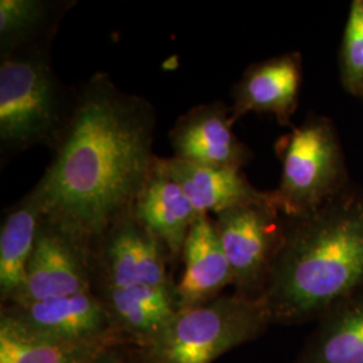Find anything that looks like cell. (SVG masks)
I'll list each match as a JSON object with an SVG mask.
<instances>
[{"label": "cell", "instance_id": "1", "mask_svg": "<svg viewBox=\"0 0 363 363\" xmlns=\"http://www.w3.org/2000/svg\"><path fill=\"white\" fill-rule=\"evenodd\" d=\"M156 112L96 73L78 91L50 164L35 184L45 217L89 245L133 203L156 156Z\"/></svg>", "mask_w": 363, "mask_h": 363}, {"label": "cell", "instance_id": "2", "mask_svg": "<svg viewBox=\"0 0 363 363\" xmlns=\"http://www.w3.org/2000/svg\"><path fill=\"white\" fill-rule=\"evenodd\" d=\"M363 279V211L300 229L272 265L269 316L298 319L346 295Z\"/></svg>", "mask_w": 363, "mask_h": 363}, {"label": "cell", "instance_id": "3", "mask_svg": "<svg viewBox=\"0 0 363 363\" xmlns=\"http://www.w3.org/2000/svg\"><path fill=\"white\" fill-rule=\"evenodd\" d=\"M76 96L57 77L49 46L0 57V151L15 155L35 145L55 147Z\"/></svg>", "mask_w": 363, "mask_h": 363}, {"label": "cell", "instance_id": "4", "mask_svg": "<svg viewBox=\"0 0 363 363\" xmlns=\"http://www.w3.org/2000/svg\"><path fill=\"white\" fill-rule=\"evenodd\" d=\"M271 318L262 298L220 296L181 308L147 345L150 363H213L256 337Z\"/></svg>", "mask_w": 363, "mask_h": 363}, {"label": "cell", "instance_id": "5", "mask_svg": "<svg viewBox=\"0 0 363 363\" xmlns=\"http://www.w3.org/2000/svg\"><path fill=\"white\" fill-rule=\"evenodd\" d=\"M91 250L99 289L175 284L169 272V249L139 220L133 208L113 220L93 241Z\"/></svg>", "mask_w": 363, "mask_h": 363}, {"label": "cell", "instance_id": "6", "mask_svg": "<svg viewBox=\"0 0 363 363\" xmlns=\"http://www.w3.org/2000/svg\"><path fill=\"white\" fill-rule=\"evenodd\" d=\"M93 286L91 245L45 217L23 286L6 306L91 292Z\"/></svg>", "mask_w": 363, "mask_h": 363}, {"label": "cell", "instance_id": "7", "mask_svg": "<svg viewBox=\"0 0 363 363\" xmlns=\"http://www.w3.org/2000/svg\"><path fill=\"white\" fill-rule=\"evenodd\" d=\"M276 210L255 205L217 214L216 225L233 273V284L241 291L256 286L271 268L280 238Z\"/></svg>", "mask_w": 363, "mask_h": 363}, {"label": "cell", "instance_id": "8", "mask_svg": "<svg viewBox=\"0 0 363 363\" xmlns=\"http://www.w3.org/2000/svg\"><path fill=\"white\" fill-rule=\"evenodd\" d=\"M3 312L31 333L62 342L109 340V331L116 327L103 300L93 291L6 306Z\"/></svg>", "mask_w": 363, "mask_h": 363}, {"label": "cell", "instance_id": "9", "mask_svg": "<svg viewBox=\"0 0 363 363\" xmlns=\"http://www.w3.org/2000/svg\"><path fill=\"white\" fill-rule=\"evenodd\" d=\"M233 123L222 101L191 108L169 130L174 157L205 166L241 169L247 152L234 135Z\"/></svg>", "mask_w": 363, "mask_h": 363}, {"label": "cell", "instance_id": "10", "mask_svg": "<svg viewBox=\"0 0 363 363\" xmlns=\"http://www.w3.org/2000/svg\"><path fill=\"white\" fill-rule=\"evenodd\" d=\"M335 163L334 145L322 124H306L286 140L283 154V178L276 193L280 208L300 213L325 191Z\"/></svg>", "mask_w": 363, "mask_h": 363}, {"label": "cell", "instance_id": "11", "mask_svg": "<svg viewBox=\"0 0 363 363\" xmlns=\"http://www.w3.org/2000/svg\"><path fill=\"white\" fill-rule=\"evenodd\" d=\"M162 166L190 198L198 214L216 216L244 206L280 208L276 193H261L252 187L241 171L230 167L205 166L177 157H160Z\"/></svg>", "mask_w": 363, "mask_h": 363}, {"label": "cell", "instance_id": "12", "mask_svg": "<svg viewBox=\"0 0 363 363\" xmlns=\"http://www.w3.org/2000/svg\"><path fill=\"white\" fill-rule=\"evenodd\" d=\"M183 273L177 284L181 308H190L220 298L233 284V273L220 242L216 220L199 214L182 249Z\"/></svg>", "mask_w": 363, "mask_h": 363}, {"label": "cell", "instance_id": "13", "mask_svg": "<svg viewBox=\"0 0 363 363\" xmlns=\"http://www.w3.org/2000/svg\"><path fill=\"white\" fill-rule=\"evenodd\" d=\"M133 211L164 242L172 261L179 259L187 234L199 214L181 186L162 166L159 156L133 203Z\"/></svg>", "mask_w": 363, "mask_h": 363}, {"label": "cell", "instance_id": "14", "mask_svg": "<svg viewBox=\"0 0 363 363\" xmlns=\"http://www.w3.org/2000/svg\"><path fill=\"white\" fill-rule=\"evenodd\" d=\"M117 328L151 343L181 310L177 284L105 288L97 294Z\"/></svg>", "mask_w": 363, "mask_h": 363}, {"label": "cell", "instance_id": "15", "mask_svg": "<svg viewBox=\"0 0 363 363\" xmlns=\"http://www.w3.org/2000/svg\"><path fill=\"white\" fill-rule=\"evenodd\" d=\"M45 210L35 189L6 210L0 228V296L9 304L21 291Z\"/></svg>", "mask_w": 363, "mask_h": 363}, {"label": "cell", "instance_id": "16", "mask_svg": "<svg viewBox=\"0 0 363 363\" xmlns=\"http://www.w3.org/2000/svg\"><path fill=\"white\" fill-rule=\"evenodd\" d=\"M298 84V62L292 55L253 66L234 91L233 121L249 111L272 112L286 121L296 104Z\"/></svg>", "mask_w": 363, "mask_h": 363}, {"label": "cell", "instance_id": "17", "mask_svg": "<svg viewBox=\"0 0 363 363\" xmlns=\"http://www.w3.org/2000/svg\"><path fill=\"white\" fill-rule=\"evenodd\" d=\"M109 340L62 342L40 337L1 311L0 363H91Z\"/></svg>", "mask_w": 363, "mask_h": 363}, {"label": "cell", "instance_id": "18", "mask_svg": "<svg viewBox=\"0 0 363 363\" xmlns=\"http://www.w3.org/2000/svg\"><path fill=\"white\" fill-rule=\"evenodd\" d=\"M74 1L0 0V57L49 46L64 13Z\"/></svg>", "mask_w": 363, "mask_h": 363}, {"label": "cell", "instance_id": "19", "mask_svg": "<svg viewBox=\"0 0 363 363\" xmlns=\"http://www.w3.org/2000/svg\"><path fill=\"white\" fill-rule=\"evenodd\" d=\"M311 363H363V304L345 312L325 331Z\"/></svg>", "mask_w": 363, "mask_h": 363}, {"label": "cell", "instance_id": "20", "mask_svg": "<svg viewBox=\"0 0 363 363\" xmlns=\"http://www.w3.org/2000/svg\"><path fill=\"white\" fill-rule=\"evenodd\" d=\"M346 70L351 82L363 81V3L355 1L345 40Z\"/></svg>", "mask_w": 363, "mask_h": 363}, {"label": "cell", "instance_id": "21", "mask_svg": "<svg viewBox=\"0 0 363 363\" xmlns=\"http://www.w3.org/2000/svg\"><path fill=\"white\" fill-rule=\"evenodd\" d=\"M91 363H123V359L116 350L109 347L108 350L101 352L97 358H94Z\"/></svg>", "mask_w": 363, "mask_h": 363}]
</instances>
